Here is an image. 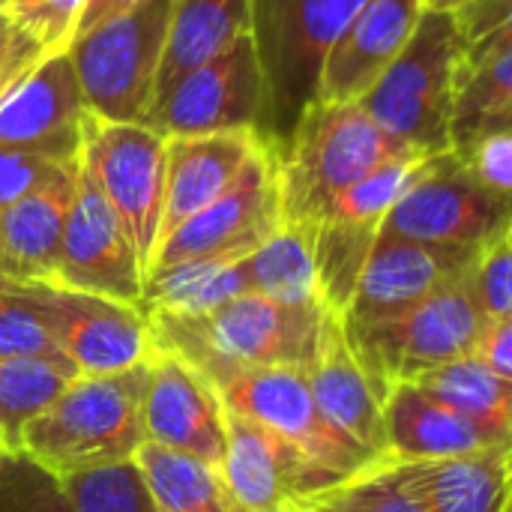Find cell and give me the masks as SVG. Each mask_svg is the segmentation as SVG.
I'll use <instances>...</instances> for the list:
<instances>
[{
  "label": "cell",
  "mask_w": 512,
  "mask_h": 512,
  "mask_svg": "<svg viewBox=\"0 0 512 512\" xmlns=\"http://www.w3.org/2000/svg\"><path fill=\"white\" fill-rule=\"evenodd\" d=\"M156 351L195 366L210 384L240 369H306L327 324L324 306H288L240 294L198 315L144 312Z\"/></svg>",
  "instance_id": "1"
},
{
  "label": "cell",
  "mask_w": 512,
  "mask_h": 512,
  "mask_svg": "<svg viewBox=\"0 0 512 512\" xmlns=\"http://www.w3.org/2000/svg\"><path fill=\"white\" fill-rule=\"evenodd\" d=\"M270 150L279 216L285 225L309 231L357 180L396 156H417L384 135L360 102L330 105L318 99L303 108L291 132Z\"/></svg>",
  "instance_id": "2"
},
{
  "label": "cell",
  "mask_w": 512,
  "mask_h": 512,
  "mask_svg": "<svg viewBox=\"0 0 512 512\" xmlns=\"http://www.w3.org/2000/svg\"><path fill=\"white\" fill-rule=\"evenodd\" d=\"M144 384L147 363L117 375L72 378L63 393L24 426L18 450L57 477L132 462L147 441L141 423Z\"/></svg>",
  "instance_id": "3"
},
{
  "label": "cell",
  "mask_w": 512,
  "mask_h": 512,
  "mask_svg": "<svg viewBox=\"0 0 512 512\" xmlns=\"http://www.w3.org/2000/svg\"><path fill=\"white\" fill-rule=\"evenodd\" d=\"M459 33L450 12L423 9L414 33L360 99L372 123L417 156L450 150Z\"/></svg>",
  "instance_id": "4"
},
{
  "label": "cell",
  "mask_w": 512,
  "mask_h": 512,
  "mask_svg": "<svg viewBox=\"0 0 512 512\" xmlns=\"http://www.w3.org/2000/svg\"><path fill=\"white\" fill-rule=\"evenodd\" d=\"M342 324L357 363L384 396L396 381H414L435 366L474 354L486 318L465 273L402 312Z\"/></svg>",
  "instance_id": "5"
},
{
  "label": "cell",
  "mask_w": 512,
  "mask_h": 512,
  "mask_svg": "<svg viewBox=\"0 0 512 512\" xmlns=\"http://www.w3.org/2000/svg\"><path fill=\"white\" fill-rule=\"evenodd\" d=\"M366 0H252V36L264 69L261 138L276 147L315 99L318 66Z\"/></svg>",
  "instance_id": "6"
},
{
  "label": "cell",
  "mask_w": 512,
  "mask_h": 512,
  "mask_svg": "<svg viewBox=\"0 0 512 512\" xmlns=\"http://www.w3.org/2000/svg\"><path fill=\"white\" fill-rule=\"evenodd\" d=\"M171 0H141L126 15L78 36L66 54L87 114L111 123H144L165 48Z\"/></svg>",
  "instance_id": "7"
},
{
  "label": "cell",
  "mask_w": 512,
  "mask_h": 512,
  "mask_svg": "<svg viewBox=\"0 0 512 512\" xmlns=\"http://www.w3.org/2000/svg\"><path fill=\"white\" fill-rule=\"evenodd\" d=\"M81 168L120 219L147 279L165 204V138L147 123H111L87 114Z\"/></svg>",
  "instance_id": "8"
},
{
  "label": "cell",
  "mask_w": 512,
  "mask_h": 512,
  "mask_svg": "<svg viewBox=\"0 0 512 512\" xmlns=\"http://www.w3.org/2000/svg\"><path fill=\"white\" fill-rule=\"evenodd\" d=\"M510 231V198L480 186L465 162L447 150L429 156L420 177L384 216L378 234L432 243L483 249Z\"/></svg>",
  "instance_id": "9"
},
{
  "label": "cell",
  "mask_w": 512,
  "mask_h": 512,
  "mask_svg": "<svg viewBox=\"0 0 512 512\" xmlns=\"http://www.w3.org/2000/svg\"><path fill=\"white\" fill-rule=\"evenodd\" d=\"M213 390L228 411L255 420L336 480H348L369 465L384 462L351 444L321 417L303 369H240L219 378Z\"/></svg>",
  "instance_id": "10"
},
{
  "label": "cell",
  "mask_w": 512,
  "mask_h": 512,
  "mask_svg": "<svg viewBox=\"0 0 512 512\" xmlns=\"http://www.w3.org/2000/svg\"><path fill=\"white\" fill-rule=\"evenodd\" d=\"M39 312L57 354L78 375H117L147 363L153 354L144 309L72 291L57 282H18Z\"/></svg>",
  "instance_id": "11"
},
{
  "label": "cell",
  "mask_w": 512,
  "mask_h": 512,
  "mask_svg": "<svg viewBox=\"0 0 512 512\" xmlns=\"http://www.w3.org/2000/svg\"><path fill=\"white\" fill-rule=\"evenodd\" d=\"M264 120V69L252 30L240 33L216 57L180 78L147 114L162 138L255 129Z\"/></svg>",
  "instance_id": "12"
},
{
  "label": "cell",
  "mask_w": 512,
  "mask_h": 512,
  "mask_svg": "<svg viewBox=\"0 0 512 512\" xmlns=\"http://www.w3.org/2000/svg\"><path fill=\"white\" fill-rule=\"evenodd\" d=\"M216 474L231 512H291L342 483L255 420L228 408Z\"/></svg>",
  "instance_id": "13"
},
{
  "label": "cell",
  "mask_w": 512,
  "mask_h": 512,
  "mask_svg": "<svg viewBox=\"0 0 512 512\" xmlns=\"http://www.w3.org/2000/svg\"><path fill=\"white\" fill-rule=\"evenodd\" d=\"M279 192L273 171V150L264 141L237 183L207 204L201 213L171 231L153 255L150 273L183 261L243 258L258 249L279 228ZM147 273V276H150Z\"/></svg>",
  "instance_id": "14"
},
{
  "label": "cell",
  "mask_w": 512,
  "mask_h": 512,
  "mask_svg": "<svg viewBox=\"0 0 512 512\" xmlns=\"http://www.w3.org/2000/svg\"><path fill=\"white\" fill-rule=\"evenodd\" d=\"M51 282L144 309L141 261L120 219L114 216V210L108 207L90 174L81 168V159H78L75 195L66 213L60 261Z\"/></svg>",
  "instance_id": "15"
},
{
  "label": "cell",
  "mask_w": 512,
  "mask_h": 512,
  "mask_svg": "<svg viewBox=\"0 0 512 512\" xmlns=\"http://www.w3.org/2000/svg\"><path fill=\"white\" fill-rule=\"evenodd\" d=\"M84 117L87 105L69 54L54 51L0 99V150L75 165Z\"/></svg>",
  "instance_id": "16"
},
{
  "label": "cell",
  "mask_w": 512,
  "mask_h": 512,
  "mask_svg": "<svg viewBox=\"0 0 512 512\" xmlns=\"http://www.w3.org/2000/svg\"><path fill=\"white\" fill-rule=\"evenodd\" d=\"M141 423L147 444L192 456L213 471L219 468L225 450V405L213 384L186 360L153 348Z\"/></svg>",
  "instance_id": "17"
},
{
  "label": "cell",
  "mask_w": 512,
  "mask_h": 512,
  "mask_svg": "<svg viewBox=\"0 0 512 512\" xmlns=\"http://www.w3.org/2000/svg\"><path fill=\"white\" fill-rule=\"evenodd\" d=\"M420 12L423 0H366L327 48L318 66L315 99L330 105L360 102L405 48Z\"/></svg>",
  "instance_id": "18"
},
{
  "label": "cell",
  "mask_w": 512,
  "mask_h": 512,
  "mask_svg": "<svg viewBox=\"0 0 512 512\" xmlns=\"http://www.w3.org/2000/svg\"><path fill=\"white\" fill-rule=\"evenodd\" d=\"M477 252L378 234L345 321H375L420 303L441 285L465 276Z\"/></svg>",
  "instance_id": "19"
},
{
  "label": "cell",
  "mask_w": 512,
  "mask_h": 512,
  "mask_svg": "<svg viewBox=\"0 0 512 512\" xmlns=\"http://www.w3.org/2000/svg\"><path fill=\"white\" fill-rule=\"evenodd\" d=\"M381 417L384 453L390 462L402 465L450 462L510 444V438L441 405L411 381H396L387 387Z\"/></svg>",
  "instance_id": "20"
},
{
  "label": "cell",
  "mask_w": 512,
  "mask_h": 512,
  "mask_svg": "<svg viewBox=\"0 0 512 512\" xmlns=\"http://www.w3.org/2000/svg\"><path fill=\"white\" fill-rule=\"evenodd\" d=\"M261 144L264 138L255 129L165 138V204L159 243L225 195Z\"/></svg>",
  "instance_id": "21"
},
{
  "label": "cell",
  "mask_w": 512,
  "mask_h": 512,
  "mask_svg": "<svg viewBox=\"0 0 512 512\" xmlns=\"http://www.w3.org/2000/svg\"><path fill=\"white\" fill-rule=\"evenodd\" d=\"M309 381V393L321 417L345 435L351 444L366 450L375 459H387L384 453V417H381V390L357 363L345 324L336 315H327L321 330L318 351L312 363L303 369Z\"/></svg>",
  "instance_id": "22"
},
{
  "label": "cell",
  "mask_w": 512,
  "mask_h": 512,
  "mask_svg": "<svg viewBox=\"0 0 512 512\" xmlns=\"http://www.w3.org/2000/svg\"><path fill=\"white\" fill-rule=\"evenodd\" d=\"M501 129H512V24L474 45H459L450 150L465 153L474 141Z\"/></svg>",
  "instance_id": "23"
},
{
  "label": "cell",
  "mask_w": 512,
  "mask_h": 512,
  "mask_svg": "<svg viewBox=\"0 0 512 512\" xmlns=\"http://www.w3.org/2000/svg\"><path fill=\"white\" fill-rule=\"evenodd\" d=\"M78 168L0 207V273L9 282H51Z\"/></svg>",
  "instance_id": "24"
},
{
  "label": "cell",
  "mask_w": 512,
  "mask_h": 512,
  "mask_svg": "<svg viewBox=\"0 0 512 512\" xmlns=\"http://www.w3.org/2000/svg\"><path fill=\"white\" fill-rule=\"evenodd\" d=\"M246 30H252V0H171L150 111L180 78L216 57Z\"/></svg>",
  "instance_id": "25"
},
{
  "label": "cell",
  "mask_w": 512,
  "mask_h": 512,
  "mask_svg": "<svg viewBox=\"0 0 512 512\" xmlns=\"http://www.w3.org/2000/svg\"><path fill=\"white\" fill-rule=\"evenodd\" d=\"M423 512H510V444L450 462L411 465Z\"/></svg>",
  "instance_id": "26"
},
{
  "label": "cell",
  "mask_w": 512,
  "mask_h": 512,
  "mask_svg": "<svg viewBox=\"0 0 512 512\" xmlns=\"http://www.w3.org/2000/svg\"><path fill=\"white\" fill-rule=\"evenodd\" d=\"M243 258H204L153 270L144 279V312L198 315L225 300L249 294Z\"/></svg>",
  "instance_id": "27"
},
{
  "label": "cell",
  "mask_w": 512,
  "mask_h": 512,
  "mask_svg": "<svg viewBox=\"0 0 512 512\" xmlns=\"http://www.w3.org/2000/svg\"><path fill=\"white\" fill-rule=\"evenodd\" d=\"M411 384H417L441 405L489 426L504 438H512V381L495 375L474 354L435 366L417 375Z\"/></svg>",
  "instance_id": "28"
},
{
  "label": "cell",
  "mask_w": 512,
  "mask_h": 512,
  "mask_svg": "<svg viewBox=\"0 0 512 512\" xmlns=\"http://www.w3.org/2000/svg\"><path fill=\"white\" fill-rule=\"evenodd\" d=\"M243 261L249 273V294L288 306H321L309 228L279 222V228Z\"/></svg>",
  "instance_id": "29"
},
{
  "label": "cell",
  "mask_w": 512,
  "mask_h": 512,
  "mask_svg": "<svg viewBox=\"0 0 512 512\" xmlns=\"http://www.w3.org/2000/svg\"><path fill=\"white\" fill-rule=\"evenodd\" d=\"M135 465L150 489L156 512H231L219 474L192 456L144 441L135 453Z\"/></svg>",
  "instance_id": "30"
},
{
  "label": "cell",
  "mask_w": 512,
  "mask_h": 512,
  "mask_svg": "<svg viewBox=\"0 0 512 512\" xmlns=\"http://www.w3.org/2000/svg\"><path fill=\"white\" fill-rule=\"evenodd\" d=\"M72 378H78V372L66 360L0 357V432L12 450H18L24 426L39 417Z\"/></svg>",
  "instance_id": "31"
},
{
  "label": "cell",
  "mask_w": 512,
  "mask_h": 512,
  "mask_svg": "<svg viewBox=\"0 0 512 512\" xmlns=\"http://www.w3.org/2000/svg\"><path fill=\"white\" fill-rule=\"evenodd\" d=\"M312 512H423V501L411 480V465L375 462L366 471L342 480L339 486L318 495Z\"/></svg>",
  "instance_id": "32"
},
{
  "label": "cell",
  "mask_w": 512,
  "mask_h": 512,
  "mask_svg": "<svg viewBox=\"0 0 512 512\" xmlns=\"http://www.w3.org/2000/svg\"><path fill=\"white\" fill-rule=\"evenodd\" d=\"M60 480L75 512H156L135 459L75 471Z\"/></svg>",
  "instance_id": "33"
},
{
  "label": "cell",
  "mask_w": 512,
  "mask_h": 512,
  "mask_svg": "<svg viewBox=\"0 0 512 512\" xmlns=\"http://www.w3.org/2000/svg\"><path fill=\"white\" fill-rule=\"evenodd\" d=\"M0 512H75L63 480L24 450L0 456Z\"/></svg>",
  "instance_id": "34"
},
{
  "label": "cell",
  "mask_w": 512,
  "mask_h": 512,
  "mask_svg": "<svg viewBox=\"0 0 512 512\" xmlns=\"http://www.w3.org/2000/svg\"><path fill=\"white\" fill-rule=\"evenodd\" d=\"M0 357L63 360L18 282L0 279Z\"/></svg>",
  "instance_id": "35"
},
{
  "label": "cell",
  "mask_w": 512,
  "mask_h": 512,
  "mask_svg": "<svg viewBox=\"0 0 512 512\" xmlns=\"http://www.w3.org/2000/svg\"><path fill=\"white\" fill-rule=\"evenodd\" d=\"M471 297L486 321L512 318V240L510 231L486 243L468 267Z\"/></svg>",
  "instance_id": "36"
},
{
  "label": "cell",
  "mask_w": 512,
  "mask_h": 512,
  "mask_svg": "<svg viewBox=\"0 0 512 512\" xmlns=\"http://www.w3.org/2000/svg\"><path fill=\"white\" fill-rule=\"evenodd\" d=\"M81 6L84 0H9L6 15L24 36L54 54L69 48Z\"/></svg>",
  "instance_id": "37"
},
{
  "label": "cell",
  "mask_w": 512,
  "mask_h": 512,
  "mask_svg": "<svg viewBox=\"0 0 512 512\" xmlns=\"http://www.w3.org/2000/svg\"><path fill=\"white\" fill-rule=\"evenodd\" d=\"M480 186L510 198L512 195V129L489 132L474 141L465 153H456Z\"/></svg>",
  "instance_id": "38"
},
{
  "label": "cell",
  "mask_w": 512,
  "mask_h": 512,
  "mask_svg": "<svg viewBox=\"0 0 512 512\" xmlns=\"http://www.w3.org/2000/svg\"><path fill=\"white\" fill-rule=\"evenodd\" d=\"M78 168L75 165H57L39 156H24V153H6L0 150V207L18 201L21 195L33 192L42 183H51L54 177Z\"/></svg>",
  "instance_id": "39"
},
{
  "label": "cell",
  "mask_w": 512,
  "mask_h": 512,
  "mask_svg": "<svg viewBox=\"0 0 512 512\" xmlns=\"http://www.w3.org/2000/svg\"><path fill=\"white\" fill-rule=\"evenodd\" d=\"M453 15L456 33H459V45H474L492 33H498L501 27H510L512 12L510 0H468L465 6H459Z\"/></svg>",
  "instance_id": "40"
},
{
  "label": "cell",
  "mask_w": 512,
  "mask_h": 512,
  "mask_svg": "<svg viewBox=\"0 0 512 512\" xmlns=\"http://www.w3.org/2000/svg\"><path fill=\"white\" fill-rule=\"evenodd\" d=\"M474 357L483 360L495 375L512 381V318L486 321L474 345Z\"/></svg>",
  "instance_id": "41"
},
{
  "label": "cell",
  "mask_w": 512,
  "mask_h": 512,
  "mask_svg": "<svg viewBox=\"0 0 512 512\" xmlns=\"http://www.w3.org/2000/svg\"><path fill=\"white\" fill-rule=\"evenodd\" d=\"M42 57H48V51L39 48L36 42H24V45H18L15 51L3 54V57H0V99L27 75Z\"/></svg>",
  "instance_id": "42"
},
{
  "label": "cell",
  "mask_w": 512,
  "mask_h": 512,
  "mask_svg": "<svg viewBox=\"0 0 512 512\" xmlns=\"http://www.w3.org/2000/svg\"><path fill=\"white\" fill-rule=\"evenodd\" d=\"M138 3L141 0H84L81 15H78V27H75V36L72 39H78V36H84V33H90V30H96V27L120 18V15H126Z\"/></svg>",
  "instance_id": "43"
},
{
  "label": "cell",
  "mask_w": 512,
  "mask_h": 512,
  "mask_svg": "<svg viewBox=\"0 0 512 512\" xmlns=\"http://www.w3.org/2000/svg\"><path fill=\"white\" fill-rule=\"evenodd\" d=\"M468 0H423V9H435V12H456L459 6H465Z\"/></svg>",
  "instance_id": "44"
},
{
  "label": "cell",
  "mask_w": 512,
  "mask_h": 512,
  "mask_svg": "<svg viewBox=\"0 0 512 512\" xmlns=\"http://www.w3.org/2000/svg\"><path fill=\"white\" fill-rule=\"evenodd\" d=\"M6 450H12V447H9V441H6V435L0 432V456H3Z\"/></svg>",
  "instance_id": "45"
},
{
  "label": "cell",
  "mask_w": 512,
  "mask_h": 512,
  "mask_svg": "<svg viewBox=\"0 0 512 512\" xmlns=\"http://www.w3.org/2000/svg\"><path fill=\"white\" fill-rule=\"evenodd\" d=\"M6 3H9V0H0V12H6Z\"/></svg>",
  "instance_id": "46"
},
{
  "label": "cell",
  "mask_w": 512,
  "mask_h": 512,
  "mask_svg": "<svg viewBox=\"0 0 512 512\" xmlns=\"http://www.w3.org/2000/svg\"><path fill=\"white\" fill-rule=\"evenodd\" d=\"M291 512H312L309 507H297V510H291Z\"/></svg>",
  "instance_id": "47"
},
{
  "label": "cell",
  "mask_w": 512,
  "mask_h": 512,
  "mask_svg": "<svg viewBox=\"0 0 512 512\" xmlns=\"http://www.w3.org/2000/svg\"><path fill=\"white\" fill-rule=\"evenodd\" d=\"M0 279H3V273H0Z\"/></svg>",
  "instance_id": "48"
}]
</instances>
